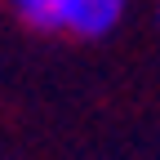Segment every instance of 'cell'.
<instances>
[{"label": "cell", "mask_w": 160, "mask_h": 160, "mask_svg": "<svg viewBox=\"0 0 160 160\" xmlns=\"http://www.w3.org/2000/svg\"><path fill=\"white\" fill-rule=\"evenodd\" d=\"M13 9L36 31H71L98 40L120 22L125 0H13Z\"/></svg>", "instance_id": "cell-1"}]
</instances>
